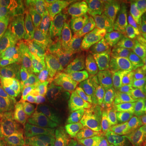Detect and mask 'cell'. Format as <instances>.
<instances>
[{
	"mask_svg": "<svg viewBox=\"0 0 146 146\" xmlns=\"http://www.w3.org/2000/svg\"><path fill=\"white\" fill-rule=\"evenodd\" d=\"M134 35L132 29L122 25L102 42L97 69L105 82L121 80L123 63Z\"/></svg>",
	"mask_w": 146,
	"mask_h": 146,
	"instance_id": "obj_2",
	"label": "cell"
},
{
	"mask_svg": "<svg viewBox=\"0 0 146 146\" xmlns=\"http://www.w3.org/2000/svg\"><path fill=\"white\" fill-rule=\"evenodd\" d=\"M144 146H146V145H144Z\"/></svg>",
	"mask_w": 146,
	"mask_h": 146,
	"instance_id": "obj_28",
	"label": "cell"
},
{
	"mask_svg": "<svg viewBox=\"0 0 146 146\" xmlns=\"http://www.w3.org/2000/svg\"><path fill=\"white\" fill-rule=\"evenodd\" d=\"M38 98L43 119V132L52 137L58 146H65L63 141V107L56 94L50 85L44 80L33 87Z\"/></svg>",
	"mask_w": 146,
	"mask_h": 146,
	"instance_id": "obj_4",
	"label": "cell"
},
{
	"mask_svg": "<svg viewBox=\"0 0 146 146\" xmlns=\"http://www.w3.org/2000/svg\"><path fill=\"white\" fill-rule=\"evenodd\" d=\"M102 77L97 69L91 71L78 56L72 57L68 66L66 81L87 97L91 102L98 90Z\"/></svg>",
	"mask_w": 146,
	"mask_h": 146,
	"instance_id": "obj_12",
	"label": "cell"
},
{
	"mask_svg": "<svg viewBox=\"0 0 146 146\" xmlns=\"http://www.w3.org/2000/svg\"><path fill=\"white\" fill-rule=\"evenodd\" d=\"M126 142L130 146L146 145V119L133 134L127 138Z\"/></svg>",
	"mask_w": 146,
	"mask_h": 146,
	"instance_id": "obj_21",
	"label": "cell"
},
{
	"mask_svg": "<svg viewBox=\"0 0 146 146\" xmlns=\"http://www.w3.org/2000/svg\"><path fill=\"white\" fill-rule=\"evenodd\" d=\"M13 33H20L21 31L20 24L13 16L0 12V38Z\"/></svg>",
	"mask_w": 146,
	"mask_h": 146,
	"instance_id": "obj_19",
	"label": "cell"
},
{
	"mask_svg": "<svg viewBox=\"0 0 146 146\" xmlns=\"http://www.w3.org/2000/svg\"><path fill=\"white\" fill-rule=\"evenodd\" d=\"M63 141L65 146H79L87 138L93 136L92 128L89 123H79L63 108Z\"/></svg>",
	"mask_w": 146,
	"mask_h": 146,
	"instance_id": "obj_15",
	"label": "cell"
},
{
	"mask_svg": "<svg viewBox=\"0 0 146 146\" xmlns=\"http://www.w3.org/2000/svg\"><path fill=\"white\" fill-rule=\"evenodd\" d=\"M50 28L49 51L51 68L48 79L51 80H64L67 78L71 58L63 40V34L56 23L52 20Z\"/></svg>",
	"mask_w": 146,
	"mask_h": 146,
	"instance_id": "obj_11",
	"label": "cell"
},
{
	"mask_svg": "<svg viewBox=\"0 0 146 146\" xmlns=\"http://www.w3.org/2000/svg\"><path fill=\"white\" fill-rule=\"evenodd\" d=\"M145 5L146 1L112 0L111 3L103 8L91 7L102 42L107 38L110 32L121 26L123 21Z\"/></svg>",
	"mask_w": 146,
	"mask_h": 146,
	"instance_id": "obj_5",
	"label": "cell"
},
{
	"mask_svg": "<svg viewBox=\"0 0 146 146\" xmlns=\"http://www.w3.org/2000/svg\"><path fill=\"white\" fill-rule=\"evenodd\" d=\"M89 121L98 146H116L128 138L112 115L101 106L92 105Z\"/></svg>",
	"mask_w": 146,
	"mask_h": 146,
	"instance_id": "obj_6",
	"label": "cell"
},
{
	"mask_svg": "<svg viewBox=\"0 0 146 146\" xmlns=\"http://www.w3.org/2000/svg\"><path fill=\"white\" fill-rule=\"evenodd\" d=\"M141 55L146 62V36H143L141 39Z\"/></svg>",
	"mask_w": 146,
	"mask_h": 146,
	"instance_id": "obj_26",
	"label": "cell"
},
{
	"mask_svg": "<svg viewBox=\"0 0 146 146\" xmlns=\"http://www.w3.org/2000/svg\"><path fill=\"white\" fill-rule=\"evenodd\" d=\"M116 146H130V145H128L127 144H121V145H116Z\"/></svg>",
	"mask_w": 146,
	"mask_h": 146,
	"instance_id": "obj_27",
	"label": "cell"
},
{
	"mask_svg": "<svg viewBox=\"0 0 146 146\" xmlns=\"http://www.w3.org/2000/svg\"><path fill=\"white\" fill-rule=\"evenodd\" d=\"M134 25L143 33V36H146V7L141 8L134 19Z\"/></svg>",
	"mask_w": 146,
	"mask_h": 146,
	"instance_id": "obj_23",
	"label": "cell"
},
{
	"mask_svg": "<svg viewBox=\"0 0 146 146\" xmlns=\"http://www.w3.org/2000/svg\"><path fill=\"white\" fill-rule=\"evenodd\" d=\"M145 73L140 50L136 45L131 44L123 63L121 78L123 93L130 100Z\"/></svg>",
	"mask_w": 146,
	"mask_h": 146,
	"instance_id": "obj_13",
	"label": "cell"
},
{
	"mask_svg": "<svg viewBox=\"0 0 146 146\" xmlns=\"http://www.w3.org/2000/svg\"><path fill=\"white\" fill-rule=\"evenodd\" d=\"M102 38L97 23L94 22L84 34L83 42L77 56L91 71H95L98 65Z\"/></svg>",
	"mask_w": 146,
	"mask_h": 146,
	"instance_id": "obj_14",
	"label": "cell"
},
{
	"mask_svg": "<svg viewBox=\"0 0 146 146\" xmlns=\"http://www.w3.org/2000/svg\"><path fill=\"white\" fill-rule=\"evenodd\" d=\"M92 105L101 106L111 114L127 137L146 119V109L126 96L121 80L105 82L102 79Z\"/></svg>",
	"mask_w": 146,
	"mask_h": 146,
	"instance_id": "obj_1",
	"label": "cell"
},
{
	"mask_svg": "<svg viewBox=\"0 0 146 146\" xmlns=\"http://www.w3.org/2000/svg\"><path fill=\"white\" fill-rule=\"evenodd\" d=\"M36 80L28 72L20 60L14 58L9 68L0 79V109L19 94L29 92Z\"/></svg>",
	"mask_w": 146,
	"mask_h": 146,
	"instance_id": "obj_7",
	"label": "cell"
},
{
	"mask_svg": "<svg viewBox=\"0 0 146 146\" xmlns=\"http://www.w3.org/2000/svg\"><path fill=\"white\" fill-rule=\"evenodd\" d=\"M40 146H58L56 142L54 141L52 137L47 135L46 133L42 132L41 141H40Z\"/></svg>",
	"mask_w": 146,
	"mask_h": 146,
	"instance_id": "obj_24",
	"label": "cell"
},
{
	"mask_svg": "<svg viewBox=\"0 0 146 146\" xmlns=\"http://www.w3.org/2000/svg\"><path fill=\"white\" fill-rule=\"evenodd\" d=\"M48 3L50 15L67 17L84 34L95 22L89 1L58 0Z\"/></svg>",
	"mask_w": 146,
	"mask_h": 146,
	"instance_id": "obj_10",
	"label": "cell"
},
{
	"mask_svg": "<svg viewBox=\"0 0 146 146\" xmlns=\"http://www.w3.org/2000/svg\"><path fill=\"white\" fill-rule=\"evenodd\" d=\"M13 16L21 27V35L50 28L51 15L44 1H20Z\"/></svg>",
	"mask_w": 146,
	"mask_h": 146,
	"instance_id": "obj_9",
	"label": "cell"
},
{
	"mask_svg": "<svg viewBox=\"0 0 146 146\" xmlns=\"http://www.w3.org/2000/svg\"><path fill=\"white\" fill-rule=\"evenodd\" d=\"M32 126V124L25 119L13 118H2L0 120V133L7 135L16 131Z\"/></svg>",
	"mask_w": 146,
	"mask_h": 146,
	"instance_id": "obj_20",
	"label": "cell"
},
{
	"mask_svg": "<svg viewBox=\"0 0 146 146\" xmlns=\"http://www.w3.org/2000/svg\"><path fill=\"white\" fill-rule=\"evenodd\" d=\"M0 117L21 119L29 122L32 126H42V109L34 89L17 95L2 107Z\"/></svg>",
	"mask_w": 146,
	"mask_h": 146,
	"instance_id": "obj_8",
	"label": "cell"
},
{
	"mask_svg": "<svg viewBox=\"0 0 146 146\" xmlns=\"http://www.w3.org/2000/svg\"><path fill=\"white\" fill-rule=\"evenodd\" d=\"M16 57L36 82L48 78L51 68L48 29L26 33L21 36Z\"/></svg>",
	"mask_w": 146,
	"mask_h": 146,
	"instance_id": "obj_3",
	"label": "cell"
},
{
	"mask_svg": "<svg viewBox=\"0 0 146 146\" xmlns=\"http://www.w3.org/2000/svg\"><path fill=\"white\" fill-rule=\"evenodd\" d=\"M79 146H98L96 140L94 139V136L87 138L85 141H84Z\"/></svg>",
	"mask_w": 146,
	"mask_h": 146,
	"instance_id": "obj_25",
	"label": "cell"
},
{
	"mask_svg": "<svg viewBox=\"0 0 146 146\" xmlns=\"http://www.w3.org/2000/svg\"><path fill=\"white\" fill-rule=\"evenodd\" d=\"M51 20L56 23L57 26L63 34V40L70 58L77 56L83 42V33L64 16H52Z\"/></svg>",
	"mask_w": 146,
	"mask_h": 146,
	"instance_id": "obj_16",
	"label": "cell"
},
{
	"mask_svg": "<svg viewBox=\"0 0 146 146\" xmlns=\"http://www.w3.org/2000/svg\"><path fill=\"white\" fill-rule=\"evenodd\" d=\"M40 127L29 126L0 137V146H40Z\"/></svg>",
	"mask_w": 146,
	"mask_h": 146,
	"instance_id": "obj_17",
	"label": "cell"
},
{
	"mask_svg": "<svg viewBox=\"0 0 146 146\" xmlns=\"http://www.w3.org/2000/svg\"><path fill=\"white\" fill-rule=\"evenodd\" d=\"M131 101L146 109V72L140 84L137 85Z\"/></svg>",
	"mask_w": 146,
	"mask_h": 146,
	"instance_id": "obj_22",
	"label": "cell"
},
{
	"mask_svg": "<svg viewBox=\"0 0 146 146\" xmlns=\"http://www.w3.org/2000/svg\"><path fill=\"white\" fill-rule=\"evenodd\" d=\"M20 37V33H13L0 38V79L14 59Z\"/></svg>",
	"mask_w": 146,
	"mask_h": 146,
	"instance_id": "obj_18",
	"label": "cell"
}]
</instances>
